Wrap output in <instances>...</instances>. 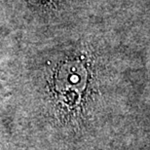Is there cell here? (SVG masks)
<instances>
[{"instance_id":"6da1fadb","label":"cell","mask_w":150,"mask_h":150,"mask_svg":"<svg viewBox=\"0 0 150 150\" xmlns=\"http://www.w3.org/2000/svg\"><path fill=\"white\" fill-rule=\"evenodd\" d=\"M33 4H41V3L45 2V0H30Z\"/></svg>"}]
</instances>
